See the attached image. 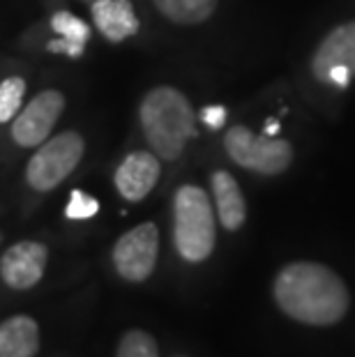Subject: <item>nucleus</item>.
Segmentation results:
<instances>
[{
  "mask_svg": "<svg viewBox=\"0 0 355 357\" xmlns=\"http://www.w3.org/2000/svg\"><path fill=\"white\" fill-rule=\"evenodd\" d=\"M275 300L291 318L309 325H332L349 311L344 281L319 263L286 265L275 281Z\"/></svg>",
  "mask_w": 355,
  "mask_h": 357,
  "instance_id": "obj_1",
  "label": "nucleus"
},
{
  "mask_svg": "<svg viewBox=\"0 0 355 357\" xmlns=\"http://www.w3.org/2000/svg\"><path fill=\"white\" fill-rule=\"evenodd\" d=\"M141 127L146 141L160 159H178L183 155L187 141L196 134V116L192 104L180 90L171 86H160L143 97Z\"/></svg>",
  "mask_w": 355,
  "mask_h": 357,
  "instance_id": "obj_2",
  "label": "nucleus"
},
{
  "mask_svg": "<svg viewBox=\"0 0 355 357\" xmlns=\"http://www.w3.org/2000/svg\"><path fill=\"white\" fill-rule=\"evenodd\" d=\"M173 240L178 254L190 263L206 261L217 240L215 212L208 194L196 185L180 187L173 201Z\"/></svg>",
  "mask_w": 355,
  "mask_h": 357,
  "instance_id": "obj_3",
  "label": "nucleus"
},
{
  "mask_svg": "<svg viewBox=\"0 0 355 357\" xmlns=\"http://www.w3.org/2000/svg\"><path fill=\"white\" fill-rule=\"evenodd\" d=\"M83 153H86V143L77 132H60L54 139H47L28 162V185L35 192H51L77 169Z\"/></svg>",
  "mask_w": 355,
  "mask_h": 357,
  "instance_id": "obj_4",
  "label": "nucleus"
},
{
  "mask_svg": "<svg viewBox=\"0 0 355 357\" xmlns=\"http://www.w3.org/2000/svg\"><path fill=\"white\" fill-rule=\"evenodd\" d=\"M224 148L238 166L256 171L261 176H279L293 162V150L289 141L273 139V136H256L247 127L238 125L226 132Z\"/></svg>",
  "mask_w": 355,
  "mask_h": 357,
  "instance_id": "obj_5",
  "label": "nucleus"
},
{
  "mask_svg": "<svg viewBox=\"0 0 355 357\" xmlns=\"http://www.w3.org/2000/svg\"><path fill=\"white\" fill-rule=\"evenodd\" d=\"M157 256H160V231L153 222L127 231L113 247V265L118 275L134 284H141L153 275Z\"/></svg>",
  "mask_w": 355,
  "mask_h": 357,
  "instance_id": "obj_6",
  "label": "nucleus"
},
{
  "mask_svg": "<svg viewBox=\"0 0 355 357\" xmlns=\"http://www.w3.org/2000/svg\"><path fill=\"white\" fill-rule=\"evenodd\" d=\"M65 109V95L58 90H42L40 95L19 113L12 125V139L21 148L42 146Z\"/></svg>",
  "mask_w": 355,
  "mask_h": 357,
  "instance_id": "obj_7",
  "label": "nucleus"
},
{
  "mask_svg": "<svg viewBox=\"0 0 355 357\" xmlns=\"http://www.w3.org/2000/svg\"><path fill=\"white\" fill-rule=\"evenodd\" d=\"M49 261V249L42 242L24 240L10 247L0 258V275L14 291H28L40 284Z\"/></svg>",
  "mask_w": 355,
  "mask_h": 357,
  "instance_id": "obj_8",
  "label": "nucleus"
},
{
  "mask_svg": "<svg viewBox=\"0 0 355 357\" xmlns=\"http://www.w3.org/2000/svg\"><path fill=\"white\" fill-rule=\"evenodd\" d=\"M162 173L160 157L150 153H132L123 159V164L116 171V189L125 201H143L146 196L153 192Z\"/></svg>",
  "mask_w": 355,
  "mask_h": 357,
  "instance_id": "obj_9",
  "label": "nucleus"
},
{
  "mask_svg": "<svg viewBox=\"0 0 355 357\" xmlns=\"http://www.w3.org/2000/svg\"><path fill=\"white\" fill-rule=\"evenodd\" d=\"M337 65L346 67L351 72V77L355 74V21L332 30L326 37V42L319 47V51L314 53L312 67L319 79L326 81L328 72Z\"/></svg>",
  "mask_w": 355,
  "mask_h": 357,
  "instance_id": "obj_10",
  "label": "nucleus"
},
{
  "mask_svg": "<svg viewBox=\"0 0 355 357\" xmlns=\"http://www.w3.org/2000/svg\"><path fill=\"white\" fill-rule=\"evenodd\" d=\"M93 19L100 33L113 44L139 33V17L130 0H95Z\"/></svg>",
  "mask_w": 355,
  "mask_h": 357,
  "instance_id": "obj_11",
  "label": "nucleus"
},
{
  "mask_svg": "<svg viewBox=\"0 0 355 357\" xmlns=\"http://www.w3.org/2000/svg\"><path fill=\"white\" fill-rule=\"evenodd\" d=\"M40 351V328L30 316H12L0 323V357H35Z\"/></svg>",
  "mask_w": 355,
  "mask_h": 357,
  "instance_id": "obj_12",
  "label": "nucleus"
},
{
  "mask_svg": "<svg viewBox=\"0 0 355 357\" xmlns=\"http://www.w3.org/2000/svg\"><path fill=\"white\" fill-rule=\"evenodd\" d=\"M213 194H215L217 215L222 226L226 231H238L245 224L247 205L236 178L226 171L213 173Z\"/></svg>",
  "mask_w": 355,
  "mask_h": 357,
  "instance_id": "obj_13",
  "label": "nucleus"
},
{
  "mask_svg": "<svg viewBox=\"0 0 355 357\" xmlns=\"http://www.w3.org/2000/svg\"><path fill=\"white\" fill-rule=\"evenodd\" d=\"M157 10L173 24L196 26L213 17L217 0H155Z\"/></svg>",
  "mask_w": 355,
  "mask_h": 357,
  "instance_id": "obj_14",
  "label": "nucleus"
},
{
  "mask_svg": "<svg viewBox=\"0 0 355 357\" xmlns=\"http://www.w3.org/2000/svg\"><path fill=\"white\" fill-rule=\"evenodd\" d=\"M116 357H160L157 341L143 330H130L123 334Z\"/></svg>",
  "mask_w": 355,
  "mask_h": 357,
  "instance_id": "obj_15",
  "label": "nucleus"
},
{
  "mask_svg": "<svg viewBox=\"0 0 355 357\" xmlns=\"http://www.w3.org/2000/svg\"><path fill=\"white\" fill-rule=\"evenodd\" d=\"M26 93V81L21 77H10L0 83V123H10L21 109Z\"/></svg>",
  "mask_w": 355,
  "mask_h": 357,
  "instance_id": "obj_16",
  "label": "nucleus"
},
{
  "mask_svg": "<svg viewBox=\"0 0 355 357\" xmlns=\"http://www.w3.org/2000/svg\"><path fill=\"white\" fill-rule=\"evenodd\" d=\"M51 28H54L63 40L74 42V44H83V47H86L88 37H90L88 24H83L79 17H74V14H70V12L54 14V19H51Z\"/></svg>",
  "mask_w": 355,
  "mask_h": 357,
  "instance_id": "obj_17",
  "label": "nucleus"
},
{
  "mask_svg": "<svg viewBox=\"0 0 355 357\" xmlns=\"http://www.w3.org/2000/svg\"><path fill=\"white\" fill-rule=\"evenodd\" d=\"M97 210H100V203L93 196H88L81 189H74L70 194V203L65 208V215L67 219H90L97 215Z\"/></svg>",
  "mask_w": 355,
  "mask_h": 357,
  "instance_id": "obj_18",
  "label": "nucleus"
},
{
  "mask_svg": "<svg viewBox=\"0 0 355 357\" xmlns=\"http://www.w3.org/2000/svg\"><path fill=\"white\" fill-rule=\"evenodd\" d=\"M47 51L51 53H67L70 58H79L81 53H83V44H74V42H67V40H54V42H49L47 44Z\"/></svg>",
  "mask_w": 355,
  "mask_h": 357,
  "instance_id": "obj_19",
  "label": "nucleus"
},
{
  "mask_svg": "<svg viewBox=\"0 0 355 357\" xmlns=\"http://www.w3.org/2000/svg\"><path fill=\"white\" fill-rule=\"evenodd\" d=\"M201 118L210 129H219L224 125V120H226V109H224V106H206L203 113H201Z\"/></svg>",
  "mask_w": 355,
  "mask_h": 357,
  "instance_id": "obj_20",
  "label": "nucleus"
},
{
  "mask_svg": "<svg viewBox=\"0 0 355 357\" xmlns=\"http://www.w3.org/2000/svg\"><path fill=\"white\" fill-rule=\"evenodd\" d=\"M349 79H351V72L346 70V67L337 65V67H332V70L328 72V79L326 81L337 83L339 88H346V86H349Z\"/></svg>",
  "mask_w": 355,
  "mask_h": 357,
  "instance_id": "obj_21",
  "label": "nucleus"
},
{
  "mask_svg": "<svg viewBox=\"0 0 355 357\" xmlns=\"http://www.w3.org/2000/svg\"><path fill=\"white\" fill-rule=\"evenodd\" d=\"M279 132V123L277 120H268V125H266V136H275Z\"/></svg>",
  "mask_w": 355,
  "mask_h": 357,
  "instance_id": "obj_22",
  "label": "nucleus"
}]
</instances>
